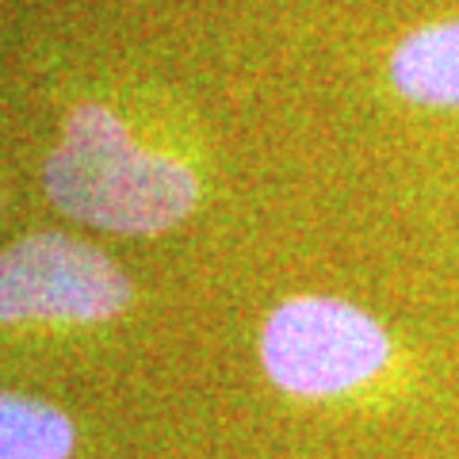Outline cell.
<instances>
[{"instance_id":"6da1fadb","label":"cell","mask_w":459,"mask_h":459,"mask_svg":"<svg viewBox=\"0 0 459 459\" xmlns=\"http://www.w3.org/2000/svg\"><path fill=\"white\" fill-rule=\"evenodd\" d=\"M42 184L62 214L111 234H161L188 219L204 195L188 161L138 146L119 115L100 104L65 119Z\"/></svg>"},{"instance_id":"7a4b0ae2","label":"cell","mask_w":459,"mask_h":459,"mask_svg":"<svg viewBox=\"0 0 459 459\" xmlns=\"http://www.w3.org/2000/svg\"><path fill=\"white\" fill-rule=\"evenodd\" d=\"M264 379L295 402L383 398L413 376L402 341L376 314L337 295H291L256 337Z\"/></svg>"},{"instance_id":"277c9868","label":"cell","mask_w":459,"mask_h":459,"mask_svg":"<svg viewBox=\"0 0 459 459\" xmlns=\"http://www.w3.org/2000/svg\"><path fill=\"white\" fill-rule=\"evenodd\" d=\"M386 84L425 111H459V16L418 23L386 54Z\"/></svg>"},{"instance_id":"3957f363","label":"cell","mask_w":459,"mask_h":459,"mask_svg":"<svg viewBox=\"0 0 459 459\" xmlns=\"http://www.w3.org/2000/svg\"><path fill=\"white\" fill-rule=\"evenodd\" d=\"M126 303V272L77 238L31 234L0 253V322H104Z\"/></svg>"},{"instance_id":"5b68a950","label":"cell","mask_w":459,"mask_h":459,"mask_svg":"<svg viewBox=\"0 0 459 459\" xmlns=\"http://www.w3.org/2000/svg\"><path fill=\"white\" fill-rule=\"evenodd\" d=\"M74 421L57 406L0 391V459H69Z\"/></svg>"}]
</instances>
